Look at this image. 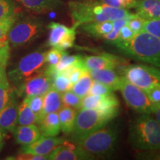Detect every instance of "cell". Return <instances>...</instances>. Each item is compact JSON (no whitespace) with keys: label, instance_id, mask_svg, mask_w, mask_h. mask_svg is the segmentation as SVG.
I'll use <instances>...</instances> for the list:
<instances>
[{"label":"cell","instance_id":"obj_14","mask_svg":"<svg viewBox=\"0 0 160 160\" xmlns=\"http://www.w3.org/2000/svg\"><path fill=\"white\" fill-rule=\"evenodd\" d=\"M119 106V99L113 93L104 95L88 94L82 99L80 109L106 110Z\"/></svg>","mask_w":160,"mask_h":160},{"label":"cell","instance_id":"obj_40","mask_svg":"<svg viewBox=\"0 0 160 160\" xmlns=\"http://www.w3.org/2000/svg\"><path fill=\"white\" fill-rule=\"evenodd\" d=\"M153 104L160 102V83L144 91Z\"/></svg>","mask_w":160,"mask_h":160},{"label":"cell","instance_id":"obj_9","mask_svg":"<svg viewBox=\"0 0 160 160\" xmlns=\"http://www.w3.org/2000/svg\"><path fill=\"white\" fill-rule=\"evenodd\" d=\"M119 91L121 92L126 104L131 108L140 114H152L153 103L150 101L145 92L128 81L122 76Z\"/></svg>","mask_w":160,"mask_h":160},{"label":"cell","instance_id":"obj_31","mask_svg":"<svg viewBox=\"0 0 160 160\" xmlns=\"http://www.w3.org/2000/svg\"><path fill=\"white\" fill-rule=\"evenodd\" d=\"M130 18H122V19L113 20V29H112V31L110 32V33H107V34L104 35L103 37H102V39H104L105 41L108 42L111 44L114 42L115 41H117L118 37H119L120 29H121L124 25H127Z\"/></svg>","mask_w":160,"mask_h":160},{"label":"cell","instance_id":"obj_45","mask_svg":"<svg viewBox=\"0 0 160 160\" xmlns=\"http://www.w3.org/2000/svg\"><path fill=\"white\" fill-rule=\"evenodd\" d=\"M6 66L7 65L0 64V80H2L3 78L8 76L6 74Z\"/></svg>","mask_w":160,"mask_h":160},{"label":"cell","instance_id":"obj_35","mask_svg":"<svg viewBox=\"0 0 160 160\" xmlns=\"http://www.w3.org/2000/svg\"><path fill=\"white\" fill-rule=\"evenodd\" d=\"M113 89L109 86L105 85V84L100 82L97 80H93L92 82L91 88L89 90L88 94L91 95H104L108 93H113Z\"/></svg>","mask_w":160,"mask_h":160},{"label":"cell","instance_id":"obj_26","mask_svg":"<svg viewBox=\"0 0 160 160\" xmlns=\"http://www.w3.org/2000/svg\"><path fill=\"white\" fill-rule=\"evenodd\" d=\"M17 122L19 125H29L38 122L37 116L24 99L19 105Z\"/></svg>","mask_w":160,"mask_h":160},{"label":"cell","instance_id":"obj_18","mask_svg":"<svg viewBox=\"0 0 160 160\" xmlns=\"http://www.w3.org/2000/svg\"><path fill=\"white\" fill-rule=\"evenodd\" d=\"M37 124L42 137H57L61 131L58 112L43 116Z\"/></svg>","mask_w":160,"mask_h":160},{"label":"cell","instance_id":"obj_20","mask_svg":"<svg viewBox=\"0 0 160 160\" xmlns=\"http://www.w3.org/2000/svg\"><path fill=\"white\" fill-rule=\"evenodd\" d=\"M135 9V14L145 20L160 19V0H139Z\"/></svg>","mask_w":160,"mask_h":160},{"label":"cell","instance_id":"obj_28","mask_svg":"<svg viewBox=\"0 0 160 160\" xmlns=\"http://www.w3.org/2000/svg\"><path fill=\"white\" fill-rule=\"evenodd\" d=\"M52 88L57 90L59 93L71 91L73 84L71 82L67 76L61 73H56L51 77Z\"/></svg>","mask_w":160,"mask_h":160},{"label":"cell","instance_id":"obj_27","mask_svg":"<svg viewBox=\"0 0 160 160\" xmlns=\"http://www.w3.org/2000/svg\"><path fill=\"white\" fill-rule=\"evenodd\" d=\"M92 82H93V79L90 75L89 72H85L77 82L72 85L71 91L82 99L84 97L88 94Z\"/></svg>","mask_w":160,"mask_h":160},{"label":"cell","instance_id":"obj_43","mask_svg":"<svg viewBox=\"0 0 160 160\" xmlns=\"http://www.w3.org/2000/svg\"><path fill=\"white\" fill-rule=\"evenodd\" d=\"M152 113L155 115L156 120L160 125V102L153 104V105H152Z\"/></svg>","mask_w":160,"mask_h":160},{"label":"cell","instance_id":"obj_39","mask_svg":"<svg viewBox=\"0 0 160 160\" xmlns=\"http://www.w3.org/2000/svg\"><path fill=\"white\" fill-rule=\"evenodd\" d=\"M19 14L9 19L0 20V40L7 39L10 29L11 28L12 25L14 23Z\"/></svg>","mask_w":160,"mask_h":160},{"label":"cell","instance_id":"obj_25","mask_svg":"<svg viewBox=\"0 0 160 160\" xmlns=\"http://www.w3.org/2000/svg\"><path fill=\"white\" fill-rule=\"evenodd\" d=\"M82 64H83L82 56L69 55L68 53L65 52L62 57L60 58L59 62L54 67H47L45 71L51 77L54 73L62 71L64 70L67 69L68 68L73 65H82Z\"/></svg>","mask_w":160,"mask_h":160},{"label":"cell","instance_id":"obj_36","mask_svg":"<svg viewBox=\"0 0 160 160\" xmlns=\"http://www.w3.org/2000/svg\"><path fill=\"white\" fill-rule=\"evenodd\" d=\"M65 52L55 47H53L49 51H48L45 57L46 63L48 65V67H54L59 62L60 58Z\"/></svg>","mask_w":160,"mask_h":160},{"label":"cell","instance_id":"obj_34","mask_svg":"<svg viewBox=\"0 0 160 160\" xmlns=\"http://www.w3.org/2000/svg\"><path fill=\"white\" fill-rule=\"evenodd\" d=\"M101 1L111 7L125 10L135 8L138 2V0H101Z\"/></svg>","mask_w":160,"mask_h":160},{"label":"cell","instance_id":"obj_12","mask_svg":"<svg viewBox=\"0 0 160 160\" xmlns=\"http://www.w3.org/2000/svg\"><path fill=\"white\" fill-rule=\"evenodd\" d=\"M48 158L50 160H92L95 159L96 157L76 143L73 144L65 140L62 145L56 148Z\"/></svg>","mask_w":160,"mask_h":160},{"label":"cell","instance_id":"obj_3","mask_svg":"<svg viewBox=\"0 0 160 160\" xmlns=\"http://www.w3.org/2000/svg\"><path fill=\"white\" fill-rule=\"evenodd\" d=\"M151 115L142 113L136 118L130 125L129 142L138 151L160 150V125Z\"/></svg>","mask_w":160,"mask_h":160},{"label":"cell","instance_id":"obj_8","mask_svg":"<svg viewBox=\"0 0 160 160\" xmlns=\"http://www.w3.org/2000/svg\"><path fill=\"white\" fill-rule=\"evenodd\" d=\"M122 76L143 91L160 83V69L145 64H132L125 67Z\"/></svg>","mask_w":160,"mask_h":160},{"label":"cell","instance_id":"obj_24","mask_svg":"<svg viewBox=\"0 0 160 160\" xmlns=\"http://www.w3.org/2000/svg\"><path fill=\"white\" fill-rule=\"evenodd\" d=\"M82 31L93 38H102L113 29V21L90 22L80 25Z\"/></svg>","mask_w":160,"mask_h":160},{"label":"cell","instance_id":"obj_6","mask_svg":"<svg viewBox=\"0 0 160 160\" xmlns=\"http://www.w3.org/2000/svg\"><path fill=\"white\" fill-rule=\"evenodd\" d=\"M45 25L42 20L32 16L19 14L8 34L10 45L22 47L33 42L43 33Z\"/></svg>","mask_w":160,"mask_h":160},{"label":"cell","instance_id":"obj_15","mask_svg":"<svg viewBox=\"0 0 160 160\" xmlns=\"http://www.w3.org/2000/svg\"><path fill=\"white\" fill-rule=\"evenodd\" d=\"M18 108L17 95L13 88L8 103L0 111V128L6 131H14L18 125Z\"/></svg>","mask_w":160,"mask_h":160},{"label":"cell","instance_id":"obj_11","mask_svg":"<svg viewBox=\"0 0 160 160\" xmlns=\"http://www.w3.org/2000/svg\"><path fill=\"white\" fill-rule=\"evenodd\" d=\"M51 88V76L48 74L45 70H42L14 90L17 97L25 98L33 96H44Z\"/></svg>","mask_w":160,"mask_h":160},{"label":"cell","instance_id":"obj_29","mask_svg":"<svg viewBox=\"0 0 160 160\" xmlns=\"http://www.w3.org/2000/svg\"><path fill=\"white\" fill-rule=\"evenodd\" d=\"M13 91L8 76L0 80V111L8 103Z\"/></svg>","mask_w":160,"mask_h":160},{"label":"cell","instance_id":"obj_13","mask_svg":"<svg viewBox=\"0 0 160 160\" xmlns=\"http://www.w3.org/2000/svg\"><path fill=\"white\" fill-rule=\"evenodd\" d=\"M65 140L64 137L42 136L30 145H22V147L19 150V153H31V154L48 157L56 148L62 145Z\"/></svg>","mask_w":160,"mask_h":160},{"label":"cell","instance_id":"obj_32","mask_svg":"<svg viewBox=\"0 0 160 160\" xmlns=\"http://www.w3.org/2000/svg\"><path fill=\"white\" fill-rule=\"evenodd\" d=\"M62 102L63 106L79 110L81 108L82 98H80L73 91H68L62 93Z\"/></svg>","mask_w":160,"mask_h":160},{"label":"cell","instance_id":"obj_4","mask_svg":"<svg viewBox=\"0 0 160 160\" xmlns=\"http://www.w3.org/2000/svg\"><path fill=\"white\" fill-rule=\"evenodd\" d=\"M119 108L106 110L79 109L74 128L71 133L74 142L113 121L119 114Z\"/></svg>","mask_w":160,"mask_h":160},{"label":"cell","instance_id":"obj_16","mask_svg":"<svg viewBox=\"0 0 160 160\" xmlns=\"http://www.w3.org/2000/svg\"><path fill=\"white\" fill-rule=\"evenodd\" d=\"M83 64L88 71L99 69H115L121 64V59L114 55L103 53L100 55L84 56Z\"/></svg>","mask_w":160,"mask_h":160},{"label":"cell","instance_id":"obj_33","mask_svg":"<svg viewBox=\"0 0 160 160\" xmlns=\"http://www.w3.org/2000/svg\"><path fill=\"white\" fill-rule=\"evenodd\" d=\"M24 100L28 103L32 111L37 116L38 121L42 117L43 110V96H33V97H25Z\"/></svg>","mask_w":160,"mask_h":160},{"label":"cell","instance_id":"obj_37","mask_svg":"<svg viewBox=\"0 0 160 160\" xmlns=\"http://www.w3.org/2000/svg\"><path fill=\"white\" fill-rule=\"evenodd\" d=\"M143 31L160 39V19L145 20L143 26Z\"/></svg>","mask_w":160,"mask_h":160},{"label":"cell","instance_id":"obj_38","mask_svg":"<svg viewBox=\"0 0 160 160\" xmlns=\"http://www.w3.org/2000/svg\"><path fill=\"white\" fill-rule=\"evenodd\" d=\"M145 20L142 18L139 17V16L133 14L132 17H131L128 22L127 25L130 28V29L133 31L135 34L139 33L140 31H143V26Z\"/></svg>","mask_w":160,"mask_h":160},{"label":"cell","instance_id":"obj_22","mask_svg":"<svg viewBox=\"0 0 160 160\" xmlns=\"http://www.w3.org/2000/svg\"><path fill=\"white\" fill-rule=\"evenodd\" d=\"M77 112V109L66 106H62L58 111L60 128L63 133L70 135L72 133L74 128Z\"/></svg>","mask_w":160,"mask_h":160},{"label":"cell","instance_id":"obj_42","mask_svg":"<svg viewBox=\"0 0 160 160\" xmlns=\"http://www.w3.org/2000/svg\"><path fill=\"white\" fill-rule=\"evenodd\" d=\"M11 159H18V160H46L48 159L46 156L35 155L31 153H19L17 157H13L11 158Z\"/></svg>","mask_w":160,"mask_h":160},{"label":"cell","instance_id":"obj_5","mask_svg":"<svg viewBox=\"0 0 160 160\" xmlns=\"http://www.w3.org/2000/svg\"><path fill=\"white\" fill-rule=\"evenodd\" d=\"M111 122L74 143L95 157L111 155L119 137V126Z\"/></svg>","mask_w":160,"mask_h":160},{"label":"cell","instance_id":"obj_19","mask_svg":"<svg viewBox=\"0 0 160 160\" xmlns=\"http://www.w3.org/2000/svg\"><path fill=\"white\" fill-rule=\"evenodd\" d=\"M88 72L93 80L109 86L113 91H119L122 76L118 74L114 69L90 70Z\"/></svg>","mask_w":160,"mask_h":160},{"label":"cell","instance_id":"obj_10","mask_svg":"<svg viewBox=\"0 0 160 160\" xmlns=\"http://www.w3.org/2000/svg\"><path fill=\"white\" fill-rule=\"evenodd\" d=\"M49 29L47 45L55 47L65 51L74 45L77 27L73 25L69 28L58 22H51L48 26Z\"/></svg>","mask_w":160,"mask_h":160},{"label":"cell","instance_id":"obj_41","mask_svg":"<svg viewBox=\"0 0 160 160\" xmlns=\"http://www.w3.org/2000/svg\"><path fill=\"white\" fill-rule=\"evenodd\" d=\"M134 36V33L133 31L130 29V28L127 25H124L121 29H120L119 33V37L117 41L115 42H124L127 41V40L131 39L132 37ZM113 44V43H112Z\"/></svg>","mask_w":160,"mask_h":160},{"label":"cell","instance_id":"obj_2","mask_svg":"<svg viewBox=\"0 0 160 160\" xmlns=\"http://www.w3.org/2000/svg\"><path fill=\"white\" fill-rule=\"evenodd\" d=\"M126 57L160 69V39L142 31L131 39L113 43Z\"/></svg>","mask_w":160,"mask_h":160},{"label":"cell","instance_id":"obj_21","mask_svg":"<svg viewBox=\"0 0 160 160\" xmlns=\"http://www.w3.org/2000/svg\"><path fill=\"white\" fill-rule=\"evenodd\" d=\"M23 7L35 13H44L63 5L61 0H17Z\"/></svg>","mask_w":160,"mask_h":160},{"label":"cell","instance_id":"obj_1","mask_svg":"<svg viewBox=\"0 0 160 160\" xmlns=\"http://www.w3.org/2000/svg\"><path fill=\"white\" fill-rule=\"evenodd\" d=\"M70 14L73 25L130 18L133 14L128 10L117 8L106 5L101 0H77L68 2Z\"/></svg>","mask_w":160,"mask_h":160},{"label":"cell","instance_id":"obj_17","mask_svg":"<svg viewBox=\"0 0 160 160\" xmlns=\"http://www.w3.org/2000/svg\"><path fill=\"white\" fill-rule=\"evenodd\" d=\"M12 133L16 142L21 145H30L42 137L39 127L35 124L17 126Z\"/></svg>","mask_w":160,"mask_h":160},{"label":"cell","instance_id":"obj_44","mask_svg":"<svg viewBox=\"0 0 160 160\" xmlns=\"http://www.w3.org/2000/svg\"><path fill=\"white\" fill-rule=\"evenodd\" d=\"M6 136V131L0 128V151L3 148L4 144H5V139Z\"/></svg>","mask_w":160,"mask_h":160},{"label":"cell","instance_id":"obj_46","mask_svg":"<svg viewBox=\"0 0 160 160\" xmlns=\"http://www.w3.org/2000/svg\"><path fill=\"white\" fill-rule=\"evenodd\" d=\"M9 42H8V38L7 39H4L0 40V50L3 47H5V46Z\"/></svg>","mask_w":160,"mask_h":160},{"label":"cell","instance_id":"obj_30","mask_svg":"<svg viewBox=\"0 0 160 160\" xmlns=\"http://www.w3.org/2000/svg\"><path fill=\"white\" fill-rule=\"evenodd\" d=\"M19 13L12 0H0V20L16 17Z\"/></svg>","mask_w":160,"mask_h":160},{"label":"cell","instance_id":"obj_23","mask_svg":"<svg viewBox=\"0 0 160 160\" xmlns=\"http://www.w3.org/2000/svg\"><path fill=\"white\" fill-rule=\"evenodd\" d=\"M62 106V93L53 88H51L43 96V110L41 118L48 113L58 112Z\"/></svg>","mask_w":160,"mask_h":160},{"label":"cell","instance_id":"obj_7","mask_svg":"<svg viewBox=\"0 0 160 160\" xmlns=\"http://www.w3.org/2000/svg\"><path fill=\"white\" fill-rule=\"evenodd\" d=\"M45 51H37L25 56L17 65L8 73V78L17 88L22 84L42 71L46 63Z\"/></svg>","mask_w":160,"mask_h":160}]
</instances>
